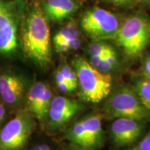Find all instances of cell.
Here are the masks:
<instances>
[{
    "label": "cell",
    "mask_w": 150,
    "mask_h": 150,
    "mask_svg": "<svg viewBox=\"0 0 150 150\" xmlns=\"http://www.w3.org/2000/svg\"><path fill=\"white\" fill-rule=\"evenodd\" d=\"M134 88L144 106L150 110V79L145 77L138 79Z\"/></svg>",
    "instance_id": "16"
},
{
    "label": "cell",
    "mask_w": 150,
    "mask_h": 150,
    "mask_svg": "<svg viewBox=\"0 0 150 150\" xmlns=\"http://www.w3.org/2000/svg\"><path fill=\"white\" fill-rule=\"evenodd\" d=\"M59 70L63 74L67 81L70 85L74 90L76 89L78 86V79L76 72L73 69V67H70L67 63H63L59 68Z\"/></svg>",
    "instance_id": "18"
},
{
    "label": "cell",
    "mask_w": 150,
    "mask_h": 150,
    "mask_svg": "<svg viewBox=\"0 0 150 150\" xmlns=\"http://www.w3.org/2000/svg\"><path fill=\"white\" fill-rule=\"evenodd\" d=\"M90 56H104L115 53V50L112 46L105 42V40H93L88 50Z\"/></svg>",
    "instance_id": "17"
},
{
    "label": "cell",
    "mask_w": 150,
    "mask_h": 150,
    "mask_svg": "<svg viewBox=\"0 0 150 150\" xmlns=\"http://www.w3.org/2000/svg\"><path fill=\"white\" fill-rule=\"evenodd\" d=\"M120 24L117 15L98 7L88 9L81 18V27L93 40L115 39Z\"/></svg>",
    "instance_id": "7"
},
{
    "label": "cell",
    "mask_w": 150,
    "mask_h": 150,
    "mask_svg": "<svg viewBox=\"0 0 150 150\" xmlns=\"http://www.w3.org/2000/svg\"><path fill=\"white\" fill-rule=\"evenodd\" d=\"M80 45L81 40L79 38L54 45L56 50L59 52H67L70 50H77Z\"/></svg>",
    "instance_id": "19"
},
{
    "label": "cell",
    "mask_w": 150,
    "mask_h": 150,
    "mask_svg": "<svg viewBox=\"0 0 150 150\" xmlns=\"http://www.w3.org/2000/svg\"><path fill=\"white\" fill-rule=\"evenodd\" d=\"M149 42H150V27H149Z\"/></svg>",
    "instance_id": "29"
},
{
    "label": "cell",
    "mask_w": 150,
    "mask_h": 150,
    "mask_svg": "<svg viewBox=\"0 0 150 150\" xmlns=\"http://www.w3.org/2000/svg\"><path fill=\"white\" fill-rule=\"evenodd\" d=\"M56 84L59 91L63 92V93H72V92L75 91L72 86L70 85V83H67V82H61V83H57Z\"/></svg>",
    "instance_id": "24"
},
{
    "label": "cell",
    "mask_w": 150,
    "mask_h": 150,
    "mask_svg": "<svg viewBox=\"0 0 150 150\" xmlns=\"http://www.w3.org/2000/svg\"><path fill=\"white\" fill-rule=\"evenodd\" d=\"M102 114L92 113L84 116L67 128L65 140L87 150L100 149L104 142Z\"/></svg>",
    "instance_id": "5"
},
{
    "label": "cell",
    "mask_w": 150,
    "mask_h": 150,
    "mask_svg": "<svg viewBox=\"0 0 150 150\" xmlns=\"http://www.w3.org/2000/svg\"><path fill=\"white\" fill-rule=\"evenodd\" d=\"M14 19L11 10H9L8 6L5 4L4 2L0 0V29L4 27Z\"/></svg>",
    "instance_id": "20"
},
{
    "label": "cell",
    "mask_w": 150,
    "mask_h": 150,
    "mask_svg": "<svg viewBox=\"0 0 150 150\" xmlns=\"http://www.w3.org/2000/svg\"><path fill=\"white\" fill-rule=\"evenodd\" d=\"M78 38H79V31L77 26L74 21H71L62 27L56 33L53 38L54 44H58Z\"/></svg>",
    "instance_id": "15"
},
{
    "label": "cell",
    "mask_w": 150,
    "mask_h": 150,
    "mask_svg": "<svg viewBox=\"0 0 150 150\" xmlns=\"http://www.w3.org/2000/svg\"><path fill=\"white\" fill-rule=\"evenodd\" d=\"M141 0H108L110 4L121 8H131L138 4Z\"/></svg>",
    "instance_id": "22"
},
{
    "label": "cell",
    "mask_w": 150,
    "mask_h": 150,
    "mask_svg": "<svg viewBox=\"0 0 150 150\" xmlns=\"http://www.w3.org/2000/svg\"><path fill=\"white\" fill-rule=\"evenodd\" d=\"M146 122L131 118H116L109 129L112 145L115 148H129L142 138Z\"/></svg>",
    "instance_id": "8"
},
{
    "label": "cell",
    "mask_w": 150,
    "mask_h": 150,
    "mask_svg": "<svg viewBox=\"0 0 150 150\" xmlns=\"http://www.w3.org/2000/svg\"><path fill=\"white\" fill-rule=\"evenodd\" d=\"M149 20L140 13L122 22L115 40L127 57L134 59L141 56L149 42Z\"/></svg>",
    "instance_id": "3"
},
{
    "label": "cell",
    "mask_w": 150,
    "mask_h": 150,
    "mask_svg": "<svg viewBox=\"0 0 150 150\" xmlns=\"http://www.w3.org/2000/svg\"><path fill=\"white\" fill-rule=\"evenodd\" d=\"M141 69L144 77L150 79V54L146 56L145 58H144L142 63Z\"/></svg>",
    "instance_id": "23"
},
{
    "label": "cell",
    "mask_w": 150,
    "mask_h": 150,
    "mask_svg": "<svg viewBox=\"0 0 150 150\" xmlns=\"http://www.w3.org/2000/svg\"><path fill=\"white\" fill-rule=\"evenodd\" d=\"M22 45L26 56L41 67L52 61L50 29L47 17L40 9L31 11L24 21L22 31Z\"/></svg>",
    "instance_id": "1"
},
{
    "label": "cell",
    "mask_w": 150,
    "mask_h": 150,
    "mask_svg": "<svg viewBox=\"0 0 150 150\" xmlns=\"http://www.w3.org/2000/svg\"><path fill=\"white\" fill-rule=\"evenodd\" d=\"M59 150H87L84 148H82L81 147H79L77 145H73L72 143L67 144V145H64L61 146Z\"/></svg>",
    "instance_id": "27"
},
{
    "label": "cell",
    "mask_w": 150,
    "mask_h": 150,
    "mask_svg": "<svg viewBox=\"0 0 150 150\" xmlns=\"http://www.w3.org/2000/svg\"><path fill=\"white\" fill-rule=\"evenodd\" d=\"M26 91V81L12 71L0 72V98L4 104L15 106L21 102Z\"/></svg>",
    "instance_id": "11"
},
{
    "label": "cell",
    "mask_w": 150,
    "mask_h": 150,
    "mask_svg": "<svg viewBox=\"0 0 150 150\" xmlns=\"http://www.w3.org/2000/svg\"><path fill=\"white\" fill-rule=\"evenodd\" d=\"M127 150H150V131Z\"/></svg>",
    "instance_id": "21"
},
{
    "label": "cell",
    "mask_w": 150,
    "mask_h": 150,
    "mask_svg": "<svg viewBox=\"0 0 150 150\" xmlns=\"http://www.w3.org/2000/svg\"><path fill=\"white\" fill-rule=\"evenodd\" d=\"M7 115L6 108L5 107L4 103L0 100V129L3 127V123L4 122Z\"/></svg>",
    "instance_id": "25"
},
{
    "label": "cell",
    "mask_w": 150,
    "mask_h": 150,
    "mask_svg": "<svg viewBox=\"0 0 150 150\" xmlns=\"http://www.w3.org/2000/svg\"><path fill=\"white\" fill-rule=\"evenodd\" d=\"M76 72L82 100L97 104L106 99L111 91V75L99 72L83 57L75 58L72 63Z\"/></svg>",
    "instance_id": "2"
},
{
    "label": "cell",
    "mask_w": 150,
    "mask_h": 150,
    "mask_svg": "<svg viewBox=\"0 0 150 150\" xmlns=\"http://www.w3.org/2000/svg\"><path fill=\"white\" fill-rule=\"evenodd\" d=\"M34 128L32 114L27 109L20 110L0 129V150H23Z\"/></svg>",
    "instance_id": "6"
},
{
    "label": "cell",
    "mask_w": 150,
    "mask_h": 150,
    "mask_svg": "<svg viewBox=\"0 0 150 150\" xmlns=\"http://www.w3.org/2000/svg\"><path fill=\"white\" fill-rule=\"evenodd\" d=\"M89 63L96 70L102 73L109 74L118 64L117 53L108 54L106 56H91Z\"/></svg>",
    "instance_id": "14"
},
{
    "label": "cell",
    "mask_w": 150,
    "mask_h": 150,
    "mask_svg": "<svg viewBox=\"0 0 150 150\" xmlns=\"http://www.w3.org/2000/svg\"><path fill=\"white\" fill-rule=\"evenodd\" d=\"M18 47L17 25L15 19L0 29V53L11 54Z\"/></svg>",
    "instance_id": "13"
},
{
    "label": "cell",
    "mask_w": 150,
    "mask_h": 150,
    "mask_svg": "<svg viewBox=\"0 0 150 150\" xmlns=\"http://www.w3.org/2000/svg\"><path fill=\"white\" fill-rule=\"evenodd\" d=\"M52 99L50 88L44 82H35L27 93V110L39 121L45 120Z\"/></svg>",
    "instance_id": "10"
},
{
    "label": "cell",
    "mask_w": 150,
    "mask_h": 150,
    "mask_svg": "<svg viewBox=\"0 0 150 150\" xmlns=\"http://www.w3.org/2000/svg\"><path fill=\"white\" fill-rule=\"evenodd\" d=\"M104 112L108 118H131L147 122L150 120V110L144 106L134 88L123 86L108 97L104 104Z\"/></svg>",
    "instance_id": "4"
},
{
    "label": "cell",
    "mask_w": 150,
    "mask_h": 150,
    "mask_svg": "<svg viewBox=\"0 0 150 150\" xmlns=\"http://www.w3.org/2000/svg\"><path fill=\"white\" fill-rule=\"evenodd\" d=\"M82 105L76 100L63 96L53 97L47 118L50 129H61L81 110Z\"/></svg>",
    "instance_id": "9"
},
{
    "label": "cell",
    "mask_w": 150,
    "mask_h": 150,
    "mask_svg": "<svg viewBox=\"0 0 150 150\" xmlns=\"http://www.w3.org/2000/svg\"><path fill=\"white\" fill-rule=\"evenodd\" d=\"M77 8L74 0H47L44 6L46 17L54 21H61L70 16Z\"/></svg>",
    "instance_id": "12"
},
{
    "label": "cell",
    "mask_w": 150,
    "mask_h": 150,
    "mask_svg": "<svg viewBox=\"0 0 150 150\" xmlns=\"http://www.w3.org/2000/svg\"><path fill=\"white\" fill-rule=\"evenodd\" d=\"M141 1L145 4V6H147L150 7V0H141Z\"/></svg>",
    "instance_id": "28"
},
{
    "label": "cell",
    "mask_w": 150,
    "mask_h": 150,
    "mask_svg": "<svg viewBox=\"0 0 150 150\" xmlns=\"http://www.w3.org/2000/svg\"><path fill=\"white\" fill-rule=\"evenodd\" d=\"M29 150H53L51 146L47 143L38 144L33 146Z\"/></svg>",
    "instance_id": "26"
}]
</instances>
